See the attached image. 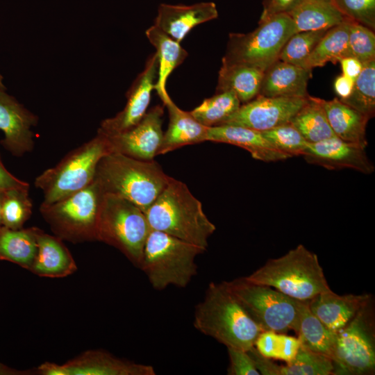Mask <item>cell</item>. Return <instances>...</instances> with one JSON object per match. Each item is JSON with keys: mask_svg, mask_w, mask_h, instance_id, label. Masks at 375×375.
Returning <instances> with one entry per match:
<instances>
[{"mask_svg": "<svg viewBox=\"0 0 375 375\" xmlns=\"http://www.w3.org/2000/svg\"><path fill=\"white\" fill-rule=\"evenodd\" d=\"M348 42L349 56L362 64L375 59V34L369 28L350 19Z\"/></svg>", "mask_w": 375, "mask_h": 375, "instance_id": "cell-39", "label": "cell"}, {"mask_svg": "<svg viewBox=\"0 0 375 375\" xmlns=\"http://www.w3.org/2000/svg\"><path fill=\"white\" fill-rule=\"evenodd\" d=\"M14 188L29 189V185L12 175L6 168L0 156V190Z\"/></svg>", "mask_w": 375, "mask_h": 375, "instance_id": "cell-43", "label": "cell"}, {"mask_svg": "<svg viewBox=\"0 0 375 375\" xmlns=\"http://www.w3.org/2000/svg\"><path fill=\"white\" fill-rule=\"evenodd\" d=\"M287 14L296 33L329 29L349 19L333 0H299Z\"/></svg>", "mask_w": 375, "mask_h": 375, "instance_id": "cell-24", "label": "cell"}, {"mask_svg": "<svg viewBox=\"0 0 375 375\" xmlns=\"http://www.w3.org/2000/svg\"><path fill=\"white\" fill-rule=\"evenodd\" d=\"M264 72L244 64H222L216 93L231 91L241 103H247L258 95Z\"/></svg>", "mask_w": 375, "mask_h": 375, "instance_id": "cell-27", "label": "cell"}, {"mask_svg": "<svg viewBox=\"0 0 375 375\" xmlns=\"http://www.w3.org/2000/svg\"><path fill=\"white\" fill-rule=\"evenodd\" d=\"M151 230L145 212L139 207L123 197L104 193L98 219V241L117 249L140 268Z\"/></svg>", "mask_w": 375, "mask_h": 375, "instance_id": "cell-7", "label": "cell"}, {"mask_svg": "<svg viewBox=\"0 0 375 375\" xmlns=\"http://www.w3.org/2000/svg\"><path fill=\"white\" fill-rule=\"evenodd\" d=\"M63 240L40 230L38 251L29 271L43 277L62 278L77 269L76 262Z\"/></svg>", "mask_w": 375, "mask_h": 375, "instance_id": "cell-22", "label": "cell"}, {"mask_svg": "<svg viewBox=\"0 0 375 375\" xmlns=\"http://www.w3.org/2000/svg\"><path fill=\"white\" fill-rule=\"evenodd\" d=\"M40 228L10 229L0 228V260L15 263L28 270L38 251V235Z\"/></svg>", "mask_w": 375, "mask_h": 375, "instance_id": "cell-28", "label": "cell"}, {"mask_svg": "<svg viewBox=\"0 0 375 375\" xmlns=\"http://www.w3.org/2000/svg\"><path fill=\"white\" fill-rule=\"evenodd\" d=\"M342 70V74L347 77L356 80L360 74L363 65L358 59L348 56L340 60Z\"/></svg>", "mask_w": 375, "mask_h": 375, "instance_id": "cell-44", "label": "cell"}, {"mask_svg": "<svg viewBox=\"0 0 375 375\" xmlns=\"http://www.w3.org/2000/svg\"><path fill=\"white\" fill-rule=\"evenodd\" d=\"M193 324L226 347L248 351L262 332L224 282L209 283L194 310Z\"/></svg>", "mask_w": 375, "mask_h": 375, "instance_id": "cell-1", "label": "cell"}, {"mask_svg": "<svg viewBox=\"0 0 375 375\" xmlns=\"http://www.w3.org/2000/svg\"><path fill=\"white\" fill-rule=\"evenodd\" d=\"M295 33L287 13L259 21L258 26L250 33L229 34L222 64H244L265 72L278 60L283 47Z\"/></svg>", "mask_w": 375, "mask_h": 375, "instance_id": "cell-9", "label": "cell"}, {"mask_svg": "<svg viewBox=\"0 0 375 375\" xmlns=\"http://www.w3.org/2000/svg\"><path fill=\"white\" fill-rule=\"evenodd\" d=\"M206 249L167 233L151 230L144 244L140 268L153 288H185L197 274V256Z\"/></svg>", "mask_w": 375, "mask_h": 375, "instance_id": "cell-5", "label": "cell"}, {"mask_svg": "<svg viewBox=\"0 0 375 375\" xmlns=\"http://www.w3.org/2000/svg\"><path fill=\"white\" fill-rule=\"evenodd\" d=\"M43 375H154L151 365L116 358L102 351H88L64 365L45 362L38 367Z\"/></svg>", "mask_w": 375, "mask_h": 375, "instance_id": "cell-14", "label": "cell"}, {"mask_svg": "<svg viewBox=\"0 0 375 375\" xmlns=\"http://www.w3.org/2000/svg\"><path fill=\"white\" fill-rule=\"evenodd\" d=\"M152 230L161 231L206 249L216 230L201 201L183 182L169 176L163 190L145 212Z\"/></svg>", "mask_w": 375, "mask_h": 375, "instance_id": "cell-2", "label": "cell"}, {"mask_svg": "<svg viewBox=\"0 0 375 375\" xmlns=\"http://www.w3.org/2000/svg\"><path fill=\"white\" fill-rule=\"evenodd\" d=\"M230 364L227 369L229 375H259L253 360L247 351L227 347Z\"/></svg>", "mask_w": 375, "mask_h": 375, "instance_id": "cell-41", "label": "cell"}, {"mask_svg": "<svg viewBox=\"0 0 375 375\" xmlns=\"http://www.w3.org/2000/svg\"><path fill=\"white\" fill-rule=\"evenodd\" d=\"M224 283L262 331H296L301 301L272 287L250 283L244 278Z\"/></svg>", "mask_w": 375, "mask_h": 375, "instance_id": "cell-10", "label": "cell"}, {"mask_svg": "<svg viewBox=\"0 0 375 375\" xmlns=\"http://www.w3.org/2000/svg\"><path fill=\"white\" fill-rule=\"evenodd\" d=\"M243 278L252 283L272 287L301 301H310L331 290L317 256L303 244L281 257L268 260L263 266Z\"/></svg>", "mask_w": 375, "mask_h": 375, "instance_id": "cell-4", "label": "cell"}, {"mask_svg": "<svg viewBox=\"0 0 375 375\" xmlns=\"http://www.w3.org/2000/svg\"><path fill=\"white\" fill-rule=\"evenodd\" d=\"M334 1V0H333Z\"/></svg>", "mask_w": 375, "mask_h": 375, "instance_id": "cell-48", "label": "cell"}, {"mask_svg": "<svg viewBox=\"0 0 375 375\" xmlns=\"http://www.w3.org/2000/svg\"><path fill=\"white\" fill-rule=\"evenodd\" d=\"M217 17L216 4L211 1L190 6L161 3L154 25L181 42L194 27Z\"/></svg>", "mask_w": 375, "mask_h": 375, "instance_id": "cell-18", "label": "cell"}, {"mask_svg": "<svg viewBox=\"0 0 375 375\" xmlns=\"http://www.w3.org/2000/svg\"><path fill=\"white\" fill-rule=\"evenodd\" d=\"M110 153L106 138L99 133L69 152L57 165L36 177L35 186L43 192L44 203L64 199L90 184L101 159Z\"/></svg>", "mask_w": 375, "mask_h": 375, "instance_id": "cell-6", "label": "cell"}, {"mask_svg": "<svg viewBox=\"0 0 375 375\" xmlns=\"http://www.w3.org/2000/svg\"><path fill=\"white\" fill-rule=\"evenodd\" d=\"M301 344L297 338L272 331H262L254 347L263 356L288 362L296 356Z\"/></svg>", "mask_w": 375, "mask_h": 375, "instance_id": "cell-36", "label": "cell"}, {"mask_svg": "<svg viewBox=\"0 0 375 375\" xmlns=\"http://www.w3.org/2000/svg\"><path fill=\"white\" fill-rule=\"evenodd\" d=\"M261 133L276 149L290 158L303 156L308 144L290 122L261 131Z\"/></svg>", "mask_w": 375, "mask_h": 375, "instance_id": "cell-38", "label": "cell"}, {"mask_svg": "<svg viewBox=\"0 0 375 375\" xmlns=\"http://www.w3.org/2000/svg\"><path fill=\"white\" fill-rule=\"evenodd\" d=\"M104 192L95 179L85 188L56 202L42 203L40 213L54 235L80 243L97 240V225Z\"/></svg>", "mask_w": 375, "mask_h": 375, "instance_id": "cell-8", "label": "cell"}, {"mask_svg": "<svg viewBox=\"0 0 375 375\" xmlns=\"http://www.w3.org/2000/svg\"><path fill=\"white\" fill-rule=\"evenodd\" d=\"M350 19L329 28L319 41L310 56L305 69L309 71L322 67L328 62L336 63L349 56V31Z\"/></svg>", "mask_w": 375, "mask_h": 375, "instance_id": "cell-31", "label": "cell"}, {"mask_svg": "<svg viewBox=\"0 0 375 375\" xmlns=\"http://www.w3.org/2000/svg\"><path fill=\"white\" fill-rule=\"evenodd\" d=\"M308 97H266L258 95L252 100L241 104L220 125L240 126L260 132L265 131L289 123L306 103Z\"/></svg>", "mask_w": 375, "mask_h": 375, "instance_id": "cell-12", "label": "cell"}, {"mask_svg": "<svg viewBox=\"0 0 375 375\" xmlns=\"http://www.w3.org/2000/svg\"><path fill=\"white\" fill-rule=\"evenodd\" d=\"M169 113V124L163 134L158 155L166 154L182 147L206 141L208 128L191 115L179 108L169 97L162 101Z\"/></svg>", "mask_w": 375, "mask_h": 375, "instance_id": "cell-23", "label": "cell"}, {"mask_svg": "<svg viewBox=\"0 0 375 375\" xmlns=\"http://www.w3.org/2000/svg\"><path fill=\"white\" fill-rule=\"evenodd\" d=\"M6 87L4 86L3 83V76H1V74H0V90H6Z\"/></svg>", "mask_w": 375, "mask_h": 375, "instance_id": "cell-47", "label": "cell"}, {"mask_svg": "<svg viewBox=\"0 0 375 375\" xmlns=\"http://www.w3.org/2000/svg\"><path fill=\"white\" fill-rule=\"evenodd\" d=\"M163 113L164 106L157 105L147 111L141 120L131 128L114 135H103L110 153L142 160H153L158 155L163 139Z\"/></svg>", "mask_w": 375, "mask_h": 375, "instance_id": "cell-13", "label": "cell"}, {"mask_svg": "<svg viewBox=\"0 0 375 375\" xmlns=\"http://www.w3.org/2000/svg\"><path fill=\"white\" fill-rule=\"evenodd\" d=\"M354 80L342 74L338 76L334 82V89L338 96V99H344L347 98L353 89Z\"/></svg>", "mask_w": 375, "mask_h": 375, "instance_id": "cell-45", "label": "cell"}, {"mask_svg": "<svg viewBox=\"0 0 375 375\" xmlns=\"http://www.w3.org/2000/svg\"><path fill=\"white\" fill-rule=\"evenodd\" d=\"M158 71V60L155 53L147 59L144 70L127 91V101L123 110L114 117L103 120L97 133L105 135L117 134L131 128L141 120L147 111Z\"/></svg>", "mask_w": 375, "mask_h": 375, "instance_id": "cell-15", "label": "cell"}, {"mask_svg": "<svg viewBox=\"0 0 375 375\" xmlns=\"http://www.w3.org/2000/svg\"><path fill=\"white\" fill-rule=\"evenodd\" d=\"M296 333L301 346L333 360L335 333L326 328L310 311L308 301H302Z\"/></svg>", "mask_w": 375, "mask_h": 375, "instance_id": "cell-29", "label": "cell"}, {"mask_svg": "<svg viewBox=\"0 0 375 375\" xmlns=\"http://www.w3.org/2000/svg\"><path fill=\"white\" fill-rule=\"evenodd\" d=\"M29 189L14 188L5 190L2 203V226L10 229L23 228L32 214L33 203Z\"/></svg>", "mask_w": 375, "mask_h": 375, "instance_id": "cell-35", "label": "cell"}, {"mask_svg": "<svg viewBox=\"0 0 375 375\" xmlns=\"http://www.w3.org/2000/svg\"><path fill=\"white\" fill-rule=\"evenodd\" d=\"M370 299L367 294L339 295L329 290L308 301V307L326 328L335 333L345 326Z\"/></svg>", "mask_w": 375, "mask_h": 375, "instance_id": "cell-19", "label": "cell"}, {"mask_svg": "<svg viewBox=\"0 0 375 375\" xmlns=\"http://www.w3.org/2000/svg\"><path fill=\"white\" fill-rule=\"evenodd\" d=\"M328 30L294 33L283 47L278 60L305 69L308 57Z\"/></svg>", "mask_w": 375, "mask_h": 375, "instance_id": "cell-37", "label": "cell"}, {"mask_svg": "<svg viewBox=\"0 0 375 375\" xmlns=\"http://www.w3.org/2000/svg\"><path fill=\"white\" fill-rule=\"evenodd\" d=\"M38 117L17 99L0 90V130L4 134L1 144L13 156H21L33 150Z\"/></svg>", "mask_w": 375, "mask_h": 375, "instance_id": "cell-16", "label": "cell"}, {"mask_svg": "<svg viewBox=\"0 0 375 375\" xmlns=\"http://www.w3.org/2000/svg\"><path fill=\"white\" fill-rule=\"evenodd\" d=\"M290 123L308 143H315L336 136L327 119L323 99L319 98L308 96L306 103Z\"/></svg>", "mask_w": 375, "mask_h": 375, "instance_id": "cell-30", "label": "cell"}, {"mask_svg": "<svg viewBox=\"0 0 375 375\" xmlns=\"http://www.w3.org/2000/svg\"><path fill=\"white\" fill-rule=\"evenodd\" d=\"M371 299L335 332V374H369L375 369L374 321Z\"/></svg>", "mask_w": 375, "mask_h": 375, "instance_id": "cell-11", "label": "cell"}, {"mask_svg": "<svg viewBox=\"0 0 375 375\" xmlns=\"http://www.w3.org/2000/svg\"><path fill=\"white\" fill-rule=\"evenodd\" d=\"M5 190H0V228L2 226V216H1V210H2V203L4 197Z\"/></svg>", "mask_w": 375, "mask_h": 375, "instance_id": "cell-46", "label": "cell"}, {"mask_svg": "<svg viewBox=\"0 0 375 375\" xmlns=\"http://www.w3.org/2000/svg\"><path fill=\"white\" fill-rule=\"evenodd\" d=\"M323 106L330 126L335 135L342 140L365 149L368 144L366 128L369 119L338 98L329 101L323 99Z\"/></svg>", "mask_w": 375, "mask_h": 375, "instance_id": "cell-25", "label": "cell"}, {"mask_svg": "<svg viewBox=\"0 0 375 375\" xmlns=\"http://www.w3.org/2000/svg\"><path fill=\"white\" fill-rule=\"evenodd\" d=\"M241 103L236 94L231 91L217 92L192 110L191 115L200 124L212 127L220 125L226 118L233 114Z\"/></svg>", "mask_w": 375, "mask_h": 375, "instance_id": "cell-32", "label": "cell"}, {"mask_svg": "<svg viewBox=\"0 0 375 375\" xmlns=\"http://www.w3.org/2000/svg\"><path fill=\"white\" fill-rule=\"evenodd\" d=\"M169 178L154 160H142L118 153L103 156L95 175L104 193L123 197L144 212L163 190Z\"/></svg>", "mask_w": 375, "mask_h": 375, "instance_id": "cell-3", "label": "cell"}, {"mask_svg": "<svg viewBox=\"0 0 375 375\" xmlns=\"http://www.w3.org/2000/svg\"><path fill=\"white\" fill-rule=\"evenodd\" d=\"M362 147L332 137L315 143H308L303 154L310 164L328 169L351 168L363 174H372L374 165Z\"/></svg>", "mask_w": 375, "mask_h": 375, "instance_id": "cell-17", "label": "cell"}, {"mask_svg": "<svg viewBox=\"0 0 375 375\" xmlns=\"http://www.w3.org/2000/svg\"><path fill=\"white\" fill-rule=\"evenodd\" d=\"M349 19L375 31V0H334Z\"/></svg>", "mask_w": 375, "mask_h": 375, "instance_id": "cell-40", "label": "cell"}, {"mask_svg": "<svg viewBox=\"0 0 375 375\" xmlns=\"http://www.w3.org/2000/svg\"><path fill=\"white\" fill-rule=\"evenodd\" d=\"M299 0H263V10L259 21L267 19L268 17L280 14L287 13Z\"/></svg>", "mask_w": 375, "mask_h": 375, "instance_id": "cell-42", "label": "cell"}, {"mask_svg": "<svg viewBox=\"0 0 375 375\" xmlns=\"http://www.w3.org/2000/svg\"><path fill=\"white\" fill-rule=\"evenodd\" d=\"M335 366L333 360L302 346L295 357L286 365H277L275 375H333Z\"/></svg>", "mask_w": 375, "mask_h": 375, "instance_id": "cell-34", "label": "cell"}, {"mask_svg": "<svg viewBox=\"0 0 375 375\" xmlns=\"http://www.w3.org/2000/svg\"><path fill=\"white\" fill-rule=\"evenodd\" d=\"M311 72L277 60L264 72L259 96L266 97H306Z\"/></svg>", "mask_w": 375, "mask_h": 375, "instance_id": "cell-21", "label": "cell"}, {"mask_svg": "<svg viewBox=\"0 0 375 375\" xmlns=\"http://www.w3.org/2000/svg\"><path fill=\"white\" fill-rule=\"evenodd\" d=\"M362 65L350 95L339 99L370 119L375 115V59Z\"/></svg>", "mask_w": 375, "mask_h": 375, "instance_id": "cell-33", "label": "cell"}, {"mask_svg": "<svg viewBox=\"0 0 375 375\" xmlns=\"http://www.w3.org/2000/svg\"><path fill=\"white\" fill-rule=\"evenodd\" d=\"M146 36L156 49L158 77L154 89L163 101L169 94L166 90L168 76L188 56V52L170 36L154 24L146 31Z\"/></svg>", "mask_w": 375, "mask_h": 375, "instance_id": "cell-26", "label": "cell"}, {"mask_svg": "<svg viewBox=\"0 0 375 375\" xmlns=\"http://www.w3.org/2000/svg\"><path fill=\"white\" fill-rule=\"evenodd\" d=\"M206 141L241 147L249 152L253 158L267 162L284 160L290 158L269 143L260 131L240 126L219 125L208 127Z\"/></svg>", "mask_w": 375, "mask_h": 375, "instance_id": "cell-20", "label": "cell"}]
</instances>
